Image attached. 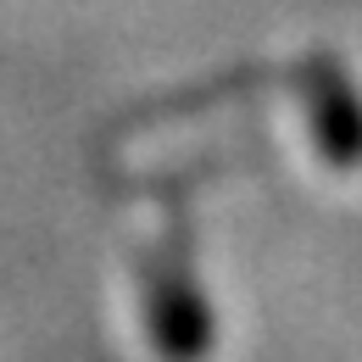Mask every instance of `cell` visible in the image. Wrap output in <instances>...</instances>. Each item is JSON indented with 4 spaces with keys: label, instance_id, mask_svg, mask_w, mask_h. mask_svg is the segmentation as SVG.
Returning a JSON list of instances; mask_svg holds the SVG:
<instances>
[{
    "label": "cell",
    "instance_id": "obj_1",
    "mask_svg": "<svg viewBox=\"0 0 362 362\" xmlns=\"http://www.w3.org/2000/svg\"><path fill=\"white\" fill-rule=\"evenodd\" d=\"M307 90H313V123H317V139H323L329 162L357 168L362 162V95L351 90V78L329 56L307 62Z\"/></svg>",
    "mask_w": 362,
    "mask_h": 362
},
{
    "label": "cell",
    "instance_id": "obj_2",
    "mask_svg": "<svg viewBox=\"0 0 362 362\" xmlns=\"http://www.w3.org/2000/svg\"><path fill=\"white\" fill-rule=\"evenodd\" d=\"M151 329H156V346L168 362H195L212 346V317L184 273L173 268L151 273Z\"/></svg>",
    "mask_w": 362,
    "mask_h": 362
}]
</instances>
